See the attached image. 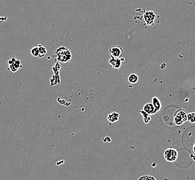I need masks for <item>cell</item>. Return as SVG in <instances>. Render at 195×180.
Wrapping results in <instances>:
<instances>
[{
    "label": "cell",
    "mask_w": 195,
    "mask_h": 180,
    "mask_svg": "<svg viewBox=\"0 0 195 180\" xmlns=\"http://www.w3.org/2000/svg\"><path fill=\"white\" fill-rule=\"evenodd\" d=\"M140 113V114H142V115H143V120H144V121H145V123H148L149 121H151V117H149V114H148L147 113H146L144 110H140L139 112Z\"/></svg>",
    "instance_id": "5bb4252c"
},
{
    "label": "cell",
    "mask_w": 195,
    "mask_h": 180,
    "mask_svg": "<svg viewBox=\"0 0 195 180\" xmlns=\"http://www.w3.org/2000/svg\"><path fill=\"white\" fill-rule=\"evenodd\" d=\"M152 104L154 105V108H155V110H156V112H158L160 111V109L162 108V104L160 101V100L158 99L156 96H154L152 98Z\"/></svg>",
    "instance_id": "30bf717a"
},
{
    "label": "cell",
    "mask_w": 195,
    "mask_h": 180,
    "mask_svg": "<svg viewBox=\"0 0 195 180\" xmlns=\"http://www.w3.org/2000/svg\"><path fill=\"white\" fill-rule=\"evenodd\" d=\"M22 67V62H21V60H17L16 61V62L12 64V65H8V70H10V71L13 73H16L18 70Z\"/></svg>",
    "instance_id": "8992f818"
},
{
    "label": "cell",
    "mask_w": 195,
    "mask_h": 180,
    "mask_svg": "<svg viewBox=\"0 0 195 180\" xmlns=\"http://www.w3.org/2000/svg\"><path fill=\"white\" fill-rule=\"evenodd\" d=\"M50 83H51V86H54L55 85L59 84L60 82V76L59 74H54L52 78L50 79Z\"/></svg>",
    "instance_id": "7c38bea8"
},
{
    "label": "cell",
    "mask_w": 195,
    "mask_h": 180,
    "mask_svg": "<svg viewBox=\"0 0 195 180\" xmlns=\"http://www.w3.org/2000/svg\"><path fill=\"white\" fill-rule=\"evenodd\" d=\"M60 68H61V67H60V65H59V62H57L56 63V65H55L54 67L52 68V70L54 71V74H59V72L60 71Z\"/></svg>",
    "instance_id": "ac0fdd59"
},
{
    "label": "cell",
    "mask_w": 195,
    "mask_h": 180,
    "mask_svg": "<svg viewBox=\"0 0 195 180\" xmlns=\"http://www.w3.org/2000/svg\"><path fill=\"white\" fill-rule=\"evenodd\" d=\"M138 180H156V178L151 175H144L140 178Z\"/></svg>",
    "instance_id": "e0dca14e"
},
{
    "label": "cell",
    "mask_w": 195,
    "mask_h": 180,
    "mask_svg": "<svg viewBox=\"0 0 195 180\" xmlns=\"http://www.w3.org/2000/svg\"><path fill=\"white\" fill-rule=\"evenodd\" d=\"M16 60H17V59L16 58H14V57L11 58V59H10V60H9L8 61V65H12V64L15 63V62H16Z\"/></svg>",
    "instance_id": "d6986e66"
},
{
    "label": "cell",
    "mask_w": 195,
    "mask_h": 180,
    "mask_svg": "<svg viewBox=\"0 0 195 180\" xmlns=\"http://www.w3.org/2000/svg\"><path fill=\"white\" fill-rule=\"evenodd\" d=\"M139 77L136 74H132L129 76L128 77V81L131 84H136L138 82Z\"/></svg>",
    "instance_id": "8fae6325"
},
{
    "label": "cell",
    "mask_w": 195,
    "mask_h": 180,
    "mask_svg": "<svg viewBox=\"0 0 195 180\" xmlns=\"http://www.w3.org/2000/svg\"><path fill=\"white\" fill-rule=\"evenodd\" d=\"M38 48H39V52H40V56L39 57H43L45 56V54H47V49L46 47H43V46H42V44H39L38 46Z\"/></svg>",
    "instance_id": "4fadbf2b"
},
{
    "label": "cell",
    "mask_w": 195,
    "mask_h": 180,
    "mask_svg": "<svg viewBox=\"0 0 195 180\" xmlns=\"http://www.w3.org/2000/svg\"><path fill=\"white\" fill-rule=\"evenodd\" d=\"M136 12L139 14L135 15L133 19L137 24H139L145 29H154L159 24V16L155 11H144L140 12L137 10Z\"/></svg>",
    "instance_id": "6da1fadb"
},
{
    "label": "cell",
    "mask_w": 195,
    "mask_h": 180,
    "mask_svg": "<svg viewBox=\"0 0 195 180\" xmlns=\"http://www.w3.org/2000/svg\"><path fill=\"white\" fill-rule=\"evenodd\" d=\"M188 121H189L191 123H195V113L194 112H191L188 114Z\"/></svg>",
    "instance_id": "2e32d148"
},
{
    "label": "cell",
    "mask_w": 195,
    "mask_h": 180,
    "mask_svg": "<svg viewBox=\"0 0 195 180\" xmlns=\"http://www.w3.org/2000/svg\"><path fill=\"white\" fill-rule=\"evenodd\" d=\"M109 53L111 54L112 58H120L122 61L125 60V58H124L123 48L120 45H115L113 47L110 48Z\"/></svg>",
    "instance_id": "5b68a950"
},
{
    "label": "cell",
    "mask_w": 195,
    "mask_h": 180,
    "mask_svg": "<svg viewBox=\"0 0 195 180\" xmlns=\"http://www.w3.org/2000/svg\"><path fill=\"white\" fill-rule=\"evenodd\" d=\"M54 57L59 62L67 64L71 60L72 55L68 48L62 46L55 50Z\"/></svg>",
    "instance_id": "7a4b0ae2"
},
{
    "label": "cell",
    "mask_w": 195,
    "mask_h": 180,
    "mask_svg": "<svg viewBox=\"0 0 195 180\" xmlns=\"http://www.w3.org/2000/svg\"><path fill=\"white\" fill-rule=\"evenodd\" d=\"M31 54L33 57H39L40 52H39V48L38 47H35L31 48Z\"/></svg>",
    "instance_id": "9a60e30c"
},
{
    "label": "cell",
    "mask_w": 195,
    "mask_h": 180,
    "mask_svg": "<svg viewBox=\"0 0 195 180\" xmlns=\"http://www.w3.org/2000/svg\"><path fill=\"white\" fill-rule=\"evenodd\" d=\"M163 156L164 159L168 162H174L175 161H176L178 156V152L174 148H167L164 150L163 153Z\"/></svg>",
    "instance_id": "277c9868"
},
{
    "label": "cell",
    "mask_w": 195,
    "mask_h": 180,
    "mask_svg": "<svg viewBox=\"0 0 195 180\" xmlns=\"http://www.w3.org/2000/svg\"><path fill=\"white\" fill-rule=\"evenodd\" d=\"M121 62L122 60L120 58H112L109 60V65L111 66V67L114 69H120L121 65Z\"/></svg>",
    "instance_id": "52a82bcc"
},
{
    "label": "cell",
    "mask_w": 195,
    "mask_h": 180,
    "mask_svg": "<svg viewBox=\"0 0 195 180\" xmlns=\"http://www.w3.org/2000/svg\"><path fill=\"white\" fill-rule=\"evenodd\" d=\"M119 118H120V114H119V113H117V112H113L112 113H111V114H110L108 115L107 120L109 122H111V123H115V122H117L119 120Z\"/></svg>",
    "instance_id": "9c48e42d"
},
{
    "label": "cell",
    "mask_w": 195,
    "mask_h": 180,
    "mask_svg": "<svg viewBox=\"0 0 195 180\" xmlns=\"http://www.w3.org/2000/svg\"><path fill=\"white\" fill-rule=\"evenodd\" d=\"M193 152H194V153L195 154V142L194 143V144H193Z\"/></svg>",
    "instance_id": "ffe728a7"
},
{
    "label": "cell",
    "mask_w": 195,
    "mask_h": 180,
    "mask_svg": "<svg viewBox=\"0 0 195 180\" xmlns=\"http://www.w3.org/2000/svg\"><path fill=\"white\" fill-rule=\"evenodd\" d=\"M188 121V114L186 112L181 109L177 110L174 117V123L177 126H181Z\"/></svg>",
    "instance_id": "3957f363"
},
{
    "label": "cell",
    "mask_w": 195,
    "mask_h": 180,
    "mask_svg": "<svg viewBox=\"0 0 195 180\" xmlns=\"http://www.w3.org/2000/svg\"><path fill=\"white\" fill-rule=\"evenodd\" d=\"M143 110H144L146 113H147L149 115H152L156 114V110H155V108L154 105L152 104V103H149L145 104L143 108Z\"/></svg>",
    "instance_id": "ba28073f"
}]
</instances>
